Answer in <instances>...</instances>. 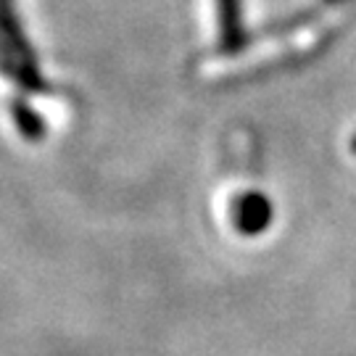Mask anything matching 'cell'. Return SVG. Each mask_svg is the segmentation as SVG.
Here are the masks:
<instances>
[{"instance_id":"3","label":"cell","mask_w":356,"mask_h":356,"mask_svg":"<svg viewBox=\"0 0 356 356\" xmlns=\"http://www.w3.org/2000/svg\"><path fill=\"white\" fill-rule=\"evenodd\" d=\"M11 116L16 129L24 135L26 140H42L45 138V122L38 111H32L24 101H13L11 103Z\"/></svg>"},{"instance_id":"1","label":"cell","mask_w":356,"mask_h":356,"mask_svg":"<svg viewBox=\"0 0 356 356\" xmlns=\"http://www.w3.org/2000/svg\"><path fill=\"white\" fill-rule=\"evenodd\" d=\"M0 38L3 42L11 48V53L19 58V64L24 66V72L32 76V82L38 85L40 92H48V85L40 74L38 61H35V53L29 48V40H26L24 29L19 24V16H16V6L13 0H0Z\"/></svg>"},{"instance_id":"2","label":"cell","mask_w":356,"mask_h":356,"mask_svg":"<svg viewBox=\"0 0 356 356\" xmlns=\"http://www.w3.org/2000/svg\"><path fill=\"white\" fill-rule=\"evenodd\" d=\"M235 211H238L235 214L238 227L245 229L248 235L259 232L272 219V209H269V204L261 195H245V198H241L238 206H235Z\"/></svg>"}]
</instances>
